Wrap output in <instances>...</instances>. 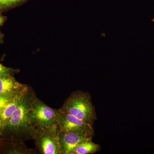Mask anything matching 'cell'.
I'll use <instances>...</instances> for the list:
<instances>
[{
    "label": "cell",
    "mask_w": 154,
    "mask_h": 154,
    "mask_svg": "<svg viewBox=\"0 0 154 154\" xmlns=\"http://www.w3.org/2000/svg\"><path fill=\"white\" fill-rule=\"evenodd\" d=\"M12 99H8L0 95V112L7 106Z\"/></svg>",
    "instance_id": "7c38bea8"
},
{
    "label": "cell",
    "mask_w": 154,
    "mask_h": 154,
    "mask_svg": "<svg viewBox=\"0 0 154 154\" xmlns=\"http://www.w3.org/2000/svg\"><path fill=\"white\" fill-rule=\"evenodd\" d=\"M59 110L53 109L33 96L29 110V118L34 128L46 127L57 123Z\"/></svg>",
    "instance_id": "277c9868"
},
{
    "label": "cell",
    "mask_w": 154,
    "mask_h": 154,
    "mask_svg": "<svg viewBox=\"0 0 154 154\" xmlns=\"http://www.w3.org/2000/svg\"><path fill=\"white\" fill-rule=\"evenodd\" d=\"M57 123L61 132L75 133L91 137L94 135L93 125L75 116L63 113L60 110Z\"/></svg>",
    "instance_id": "5b68a950"
},
{
    "label": "cell",
    "mask_w": 154,
    "mask_h": 154,
    "mask_svg": "<svg viewBox=\"0 0 154 154\" xmlns=\"http://www.w3.org/2000/svg\"><path fill=\"white\" fill-rule=\"evenodd\" d=\"M4 37H5V35L1 32L0 30V44H3L4 43Z\"/></svg>",
    "instance_id": "5bb4252c"
},
{
    "label": "cell",
    "mask_w": 154,
    "mask_h": 154,
    "mask_svg": "<svg viewBox=\"0 0 154 154\" xmlns=\"http://www.w3.org/2000/svg\"><path fill=\"white\" fill-rule=\"evenodd\" d=\"M34 95L29 88L7 123L2 135L7 134L19 140L32 139V134L35 128L29 119V110Z\"/></svg>",
    "instance_id": "6da1fadb"
},
{
    "label": "cell",
    "mask_w": 154,
    "mask_h": 154,
    "mask_svg": "<svg viewBox=\"0 0 154 154\" xmlns=\"http://www.w3.org/2000/svg\"><path fill=\"white\" fill-rule=\"evenodd\" d=\"M28 85L19 82L14 76L0 77V95L9 99H12L28 90Z\"/></svg>",
    "instance_id": "8992f818"
},
{
    "label": "cell",
    "mask_w": 154,
    "mask_h": 154,
    "mask_svg": "<svg viewBox=\"0 0 154 154\" xmlns=\"http://www.w3.org/2000/svg\"><path fill=\"white\" fill-rule=\"evenodd\" d=\"M7 20V17L3 16L2 12H0V26H2Z\"/></svg>",
    "instance_id": "4fadbf2b"
},
{
    "label": "cell",
    "mask_w": 154,
    "mask_h": 154,
    "mask_svg": "<svg viewBox=\"0 0 154 154\" xmlns=\"http://www.w3.org/2000/svg\"><path fill=\"white\" fill-rule=\"evenodd\" d=\"M93 137L75 133L61 132L59 134V142L62 154H76L74 151L81 143Z\"/></svg>",
    "instance_id": "52a82bcc"
},
{
    "label": "cell",
    "mask_w": 154,
    "mask_h": 154,
    "mask_svg": "<svg viewBox=\"0 0 154 154\" xmlns=\"http://www.w3.org/2000/svg\"><path fill=\"white\" fill-rule=\"evenodd\" d=\"M20 72L19 69L12 68L5 66L0 63V77L4 76L12 75L18 73Z\"/></svg>",
    "instance_id": "8fae6325"
},
{
    "label": "cell",
    "mask_w": 154,
    "mask_h": 154,
    "mask_svg": "<svg viewBox=\"0 0 154 154\" xmlns=\"http://www.w3.org/2000/svg\"><path fill=\"white\" fill-rule=\"evenodd\" d=\"M101 147L93 142L92 139L85 141L79 145L75 150L76 154H94L100 150Z\"/></svg>",
    "instance_id": "9c48e42d"
},
{
    "label": "cell",
    "mask_w": 154,
    "mask_h": 154,
    "mask_svg": "<svg viewBox=\"0 0 154 154\" xmlns=\"http://www.w3.org/2000/svg\"><path fill=\"white\" fill-rule=\"evenodd\" d=\"M59 110L75 116L92 125L97 119L95 107L88 92L81 91L73 92Z\"/></svg>",
    "instance_id": "7a4b0ae2"
},
{
    "label": "cell",
    "mask_w": 154,
    "mask_h": 154,
    "mask_svg": "<svg viewBox=\"0 0 154 154\" xmlns=\"http://www.w3.org/2000/svg\"><path fill=\"white\" fill-rule=\"evenodd\" d=\"M28 89L24 93L15 96L0 112V136L3 134L7 123L24 98Z\"/></svg>",
    "instance_id": "ba28073f"
},
{
    "label": "cell",
    "mask_w": 154,
    "mask_h": 154,
    "mask_svg": "<svg viewBox=\"0 0 154 154\" xmlns=\"http://www.w3.org/2000/svg\"><path fill=\"white\" fill-rule=\"evenodd\" d=\"M60 133L57 123L46 127L35 128L32 134L36 147L42 154H62Z\"/></svg>",
    "instance_id": "3957f363"
},
{
    "label": "cell",
    "mask_w": 154,
    "mask_h": 154,
    "mask_svg": "<svg viewBox=\"0 0 154 154\" xmlns=\"http://www.w3.org/2000/svg\"><path fill=\"white\" fill-rule=\"evenodd\" d=\"M28 0H0V12L8 11L22 5Z\"/></svg>",
    "instance_id": "30bf717a"
}]
</instances>
